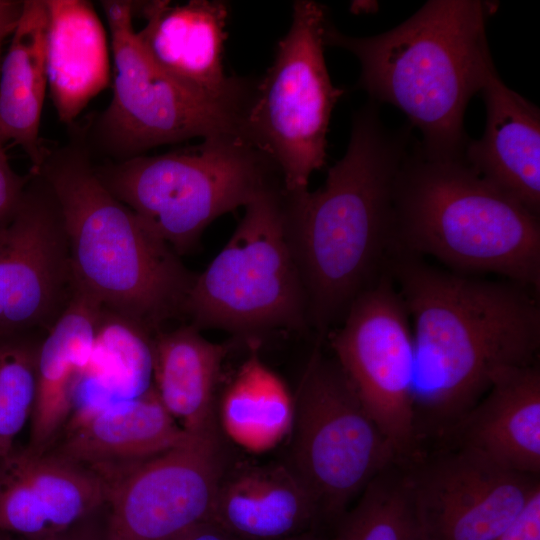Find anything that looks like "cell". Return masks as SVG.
<instances>
[{
  "label": "cell",
  "mask_w": 540,
  "mask_h": 540,
  "mask_svg": "<svg viewBox=\"0 0 540 540\" xmlns=\"http://www.w3.org/2000/svg\"><path fill=\"white\" fill-rule=\"evenodd\" d=\"M387 270L412 328L418 436L445 439L498 370L537 362L538 293L440 269L402 251L393 253Z\"/></svg>",
  "instance_id": "cell-1"
},
{
  "label": "cell",
  "mask_w": 540,
  "mask_h": 540,
  "mask_svg": "<svg viewBox=\"0 0 540 540\" xmlns=\"http://www.w3.org/2000/svg\"><path fill=\"white\" fill-rule=\"evenodd\" d=\"M411 127L382 124L369 101L354 116L345 155L314 191L284 192L283 227L317 341L387 271L395 251V186L410 152Z\"/></svg>",
  "instance_id": "cell-2"
},
{
  "label": "cell",
  "mask_w": 540,
  "mask_h": 540,
  "mask_svg": "<svg viewBox=\"0 0 540 540\" xmlns=\"http://www.w3.org/2000/svg\"><path fill=\"white\" fill-rule=\"evenodd\" d=\"M497 4L430 0L397 27L371 37H350L328 22L325 45L354 54L357 87L370 101L400 109L422 134L429 156H463L469 141L464 113L496 69L485 25Z\"/></svg>",
  "instance_id": "cell-3"
},
{
  "label": "cell",
  "mask_w": 540,
  "mask_h": 540,
  "mask_svg": "<svg viewBox=\"0 0 540 540\" xmlns=\"http://www.w3.org/2000/svg\"><path fill=\"white\" fill-rule=\"evenodd\" d=\"M39 173L63 218L75 283L151 335L184 318L196 274L104 186L87 157L47 155Z\"/></svg>",
  "instance_id": "cell-4"
},
{
  "label": "cell",
  "mask_w": 540,
  "mask_h": 540,
  "mask_svg": "<svg viewBox=\"0 0 540 540\" xmlns=\"http://www.w3.org/2000/svg\"><path fill=\"white\" fill-rule=\"evenodd\" d=\"M395 251L433 257L462 274L492 273L540 291V219L477 174L463 156L416 142L398 174Z\"/></svg>",
  "instance_id": "cell-5"
},
{
  "label": "cell",
  "mask_w": 540,
  "mask_h": 540,
  "mask_svg": "<svg viewBox=\"0 0 540 540\" xmlns=\"http://www.w3.org/2000/svg\"><path fill=\"white\" fill-rule=\"evenodd\" d=\"M95 172L179 256L195 250L218 217L280 186L272 161L233 133L208 136L181 151L135 156Z\"/></svg>",
  "instance_id": "cell-6"
},
{
  "label": "cell",
  "mask_w": 540,
  "mask_h": 540,
  "mask_svg": "<svg viewBox=\"0 0 540 540\" xmlns=\"http://www.w3.org/2000/svg\"><path fill=\"white\" fill-rule=\"evenodd\" d=\"M233 234L196 274L184 318L228 332L247 347L276 330L308 328L305 291L284 234L282 186L245 207Z\"/></svg>",
  "instance_id": "cell-7"
},
{
  "label": "cell",
  "mask_w": 540,
  "mask_h": 540,
  "mask_svg": "<svg viewBox=\"0 0 540 540\" xmlns=\"http://www.w3.org/2000/svg\"><path fill=\"white\" fill-rule=\"evenodd\" d=\"M317 341L294 395V418L282 461L334 527L368 484L400 462L352 385Z\"/></svg>",
  "instance_id": "cell-8"
},
{
  "label": "cell",
  "mask_w": 540,
  "mask_h": 540,
  "mask_svg": "<svg viewBox=\"0 0 540 540\" xmlns=\"http://www.w3.org/2000/svg\"><path fill=\"white\" fill-rule=\"evenodd\" d=\"M328 22L325 6L294 3L290 28L242 117L243 136L272 161L288 193L308 189L312 173L325 165L330 117L344 93L325 63Z\"/></svg>",
  "instance_id": "cell-9"
},
{
  "label": "cell",
  "mask_w": 540,
  "mask_h": 540,
  "mask_svg": "<svg viewBox=\"0 0 540 540\" xmlns=\"http://www.w3.org/2000/svg\"><path fill=\"white\" fill-rule=\"evenodd\" d=\"M115 65L113 96L100 134L123 160L163 144L217 134H242L243 108L189 89L146 53L133 26V1L104 0Z\"/></svg>",
  "instance_id": "cell-10"
},
{
  "label": "cell",
  "mask_w": 540,
  "mask_h": 540,
  "mask_svg": "<svg viewBox=\"0 0 540 540\" xmlns=\"http://www.w3.org/2000/svg\"><path fill=\"white\" fill-rule=\"evenodd\" d=\"M326 339L399 461L416 456L420 439L413 402L412 328L388 270L352 302Z\"/></svg>",
  "instance_id": "cell-11"
},
{
  "label": "cell",
  "mask_w": 540,
  "mask_h": 540,
  "mask_svg": "<svg viewBox=\"0 0 540 540\" xmlns=\"http://www.w3.org/2000/svg\"><path fill=\"white\" fill-rule=\"evenodd\" d=\"M402 463L425 540H494L540 491L539 477L456 444Z\"/></svg>",
  "instance_id": "cell-12"
},
{
  "label": "cell",
  "mask_w": 540,
  "mask_h": 540,
  "mask_svg": "<svg viewBox=\"0 0 540 540\" xmlns=\"http://www.w3.org/2000/svg\"><path fill=\"white\" fill-rule=\"evenodd\" d=\"M231 461L224 435L190 436L107 486L109 540H167L211 520Z\"/></svg>",
  "instance_id": "cell-13"
},
{
  "label": "cell",
  "mask_w": 540,
  "mask_h": 540,
  "mask_svg": "<svg viewBox=\"0 0 540 540\" xmlns=\"http://www.w3.org/2000/svg\"><path fill=\"white\" fill-rule=\"evenodd\" d=\"M73 289L58 203L41 174L33 173L14 214L0 227V333L46 334Z\"/></svg>",
  "instance_id": "cell-14"
},
{
  "label": "cell",
  "mask_w": 540,
  "mask_h": 540,
  "mask_svg": "<svg viewBox=\"0 0 540 540\" xmlns=\"http://www.w3.org/2000/svg\"><path fill=\"white\" fill-rule=\"evenodd\" d=\"M133 11L145 20L138 40L162 70L208 99L245 109L250 90L224 72L228 9L223 2H133Z\"/></svg>",
  "instance_id": "cell-15"
},
{
  "label": "cell",
  "mask_w": 540,
  "mask_h": 540,
  "mask_svg": "<svg viewBox=\"0 0 540 540\" xmlns=\"http://www.w3.org/2000/svg\"><path fill=\"white\" fill-rule=\"evenodd\" d=\"M106 501V484L66 459L25 447L0 458L1 532L38 539L69 527Z\"/></svg>",
  "instance_id": "cell-16"
},
{
  "label": "cell",
  "mask_w": 540,
  "mask_h": 540,
  "mask_svg": "<svg viewBox=\"0 0 540 540\" xmlns=\"http://www.w3.org/2000/svg\"><path fill=\"white\" fill-rule=\"evenodd\" d=\"M190 436L166 411L153 386L137 398L116 402L67 426L46 453L87 469L108 486Z\"/></svg>",
  "instance_id": "cell-17"
},
{
  "label": "cell",
  "mask_w": 540,
  "mask_h": 540,
  "mask_svg": "<svg viewBox=\"0 0 540 540\" xmlns=\"http://www.w3.org/2000/svg\"><path fill=\"white\" fill-rule=\"evenodd\" d=\"M211 521L243 540H281L321 527L317 505L282 461L231 459Z\"/></svg>",
  "instance_id": "cell-18"
},
{
  "label": "cell",
  "mask_w": 540,
  "mask_h": 540,
  "mask_svg": "<svg viewBox=\"0 0 540 540\" xmlns=\"http://www.w3.org/2000/svg\"><path fill=\"white\" fill-rule=\"evenodd\" d=\"M445 439L510 470L539 477L538 362L498 370L484 396Z\"/></svg>",
  "instance_id": "cell-19"
},
{
  "label": "cell",
  "mask_w": 540,
  "mask_h": 540,
  "mask_svg": "<svg viewBox=\"0 0 540 540\" xmlns=\"http://www.w3.org/2000/svg\"><path fill=\"white\" fill-rule=\"evenodd\" d=\"M486 127L469 140L464 160L482 178L540 214V111L495 71L481 90Z\"/></svg>",
  "instance_id": "cell-20"
},
{
  "label": "cell",
  "mask_w": 540,
  "mask_h": 540,
  "mask_svg": "<svg viewBox=\"0 0 540 540\" xmlns=\"http://www.w3.org/2000/svg\"><path fill=\"white\" fill-rule=\"evenodd\" d=\"M102 308L74 281L66 308L40 342L25 446L34 454H44L53 446L71 415L74 392L89 362Z\"/></svg>",
  "instance_id": "cell-21"
},
{
  "label": "cell",
  "mask_w": 540,
  "mask_h": 540,
  "mask_svg": "<svg viewBox=\"0 0 540 540\" xmlns=\"http://www.w3.org/2000/svg\"><path fill=\"white\" fill-rule=\"evenodd\" d=\"M44 1L48 88L59 120L71 124L110 84L107 34L91 2Z\"/></svg>",
  "instance_id": "cell-22"
},
{
  "label": "cell",
  "mask_w": 540,
  "mask_h": 540,
  "mask_svg": "<svg viewBox=\"0 0 540 540\" xmlns=\"http://www.w3.org/2000/svg\"><path fill=\"white\" fill-rule=\"evenodd\" d=\"M231 348L232 344L207 340L190 323L152 337L154 389L166 411L191 436L223 435L216 390Z\"/></svg>",
  "instance_id": "cell-23"
},
{
  "label": "cell",
  "mask_w": 540,
  "mask_h": 540,
  "mask_svg": "<svg viewBox=\"0 0 540 540\" xmlns=\"http://www.w3.org/2000/svg\"><path fill=\"white\" fill-rule=\"evenodd\" d=\"M44 0H24L0 65V138L19 145L39 173L47 154L39 128L48 87Z\"/></svg>",
  "instance_id": "cell-24"
},
{
  "label": "cell",
  "mask_w": 540,
  "mask_h": 540,
  "mask_svg": "<svg viewBox=\"0 0 540 540\" xmlns=\"http://www.w3.org/2000/svg\"><path fill=\"white\" fill-rule=\"evenodd\" d=\"M152 337L132 321L102 308L92 353L76 386L66 426L153 387Z\"/></svg>",
  "instance_id": "cell-25"
},
{
  "label": "cell",
  "mask_w": 540,
  "mask_h": 540,
  "mask_svg": "<svg viewBox=\"0 0 540 540\" xmlns=\"http://www.w3.org/2000/svg\"><path fill=\"white\" fill-rule=\"evenodd\" d=\"M260 347H248V358L217 404L224 437L255 453L268 451L288 438L294 418V396L260 359Z\"/></svg>",
  "instance_id": "cell-26"
},
{
  "label": "cell",
  "mask_w": 540,
  "mask_h": 540,
  "mask_svg": "<svg viewBox=\"0 0 540 540\" xmlns=\"http://www.w3.org/2000/svg\"><path fill=\"white\" fill-rule=\"evenodd\" d=\"M333 528L330 540H425L403 463L375 477Z\"/></svg>",
  "instance_id": "cell-27"
},
{
  "label": "cell",
  "mask_w": 540,
  "mask_h": 540,
  "mask_svg": "<svg viewBox=\"0 0 540 540\" xmlns=\"http://www.w3.org/2000/svg\"><path fill=\"white\" fill-rule=\"evenodd\" d=\"M40 332L0 333V458L15 447L29 421L36 392Z\"/></svg>",
  "instance_id": "cell-28"
},
{
  "label": "cell",
  "mask_w": 540,
  "mask_h": 540,
  "mask_svg": "<svg viewBox=\"0 0 540 540\" xmlns=\"http://www.w3.org/2000/svg\"><path fill=\"white\" fill-rule=\"evenodd\" d=\"M5 144L0 138V227L14 214L33 175H20L11 167Z\"/></svg>",
  "instance_id": "cell-29"
},
{
  "label": "cell",
  "mask_w": 540,
  "mask_h": 540,
  "mask_svg": "<svg viewBox=\"0 0 540 540\" xmlns=\"http://www.w3.org/2000/svg\"><path fill=\"white\" fill-rule=\"evenodd\" d=\"M34 540H109L107 503L69 527Z\"/></svg>",
  "instance_id": "cell-30"
},
{
  "label": "cell",
  "mask_w": 540,
  "mask_h": 540,
  "mask_svg": "<svg viewBox=\"0 0 540 540\" xmlns=\"http://www.w3.org/2000/svg\"><path fill=\"white\" fill-rule=\"evenodd\" d=\"M494 540H540V491Z\"/></svg>",
  "instance_id": "cell-31"
},
{
  "label": "cell",
  "mask_w": 540,
  "mask_h": 540,
  "mask_svg": "<svg viewBox=\"0 0 540 540\" xmlns=\"http://www.w3.org/2000/svg\"><path fill=\"white\" fill-rule=\"evenodd\" d=\"M167 540H243L208 520L195 524Z\"/></svg>",
  "instance_id": "cell-32"
},
{
  "label": "cell",
  "mask_w": 540,
  "mask_h": 540,
  "mask_svg": "<svg viewBox=\"0 0 540 540\" xmlns=\"http://www.w3.org/2000/svg\"><path fill=\"white\" fill-rule=\"evenodd\" d=\"M23 1L0 0V65L2 47L5 40L12 35L22 11Z\"/></svg>",
  "instance_id": "cell-33"
},
{
  "label": "cell",
  "mask_w": 540,
  "mask_h": 540,
  "mask_svg": "<svg viewBox=\"0 0 540 540\" xmlns=\"http://www.w3.org/2000/svg\"><path fill=\"white\" fill-rule=\"evenodd\" d=\"M281 540H330L326 538L322 533H320L319 530H312L308 531L296 536H292L289 538L281 539Z\"/></svg>",
  "instance_id": "cell-34"
},
{
  "label": "cell",
  "mask_w": 540,
  "mask_h": 540,
  "mask_svg": "<svg viewBox=\"0 0 540 540\" xmlns=\"http://www.w3.org/2000/svg\"><path fill=\"white\" fill-rule=\"evenodd\" d=\"M0 540H25L24 538L0 531Z\"/></svg>",
  "instance_id": "cell-35"
}]
</instances>
